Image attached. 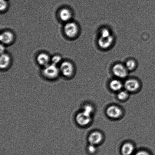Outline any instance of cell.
<instances>
[{
  "label": "cell",
  "mask_w": 155,
  "mask_h": 155,
  "mask_svg": "<svg viewBox=\"0 0 155 155\" xmlns=\"http://www.w3.org/2000/svg\"><path fill=\"white\" fill-rule=\"evenodd\" d=\"M50 59L49 56L45 53H41L37 56V61L39 65L44 66L49 64Z\"/></svg>",
  "instance_id": "cell-13"
},
{
  "label": "cell",
  "mask_w": 155,
  "mask_h": 155,
  "mask_svg": "<svg viewBox=\"0 0 155 155\" xmlns=\"http://www.w3.org/2000/svg\"><path fill=\"white\" fill-rule=\"evenodd\" d=\"M8 7L7 0H0V10L1 11H4Z\"/></svg>",
  "instance_id": "cell-21"
},
{
  "label": "cell",
  "mask_w": 155,
  "mask_h": 155,
  "mask_svg": "<svg viewBox=\"0 0 155 155\" xmlns=\"http://www.w3.org/2000/svg\"><path fill=\"white\" fill-rule=\"evenodd\" d=\"M115 40L114 35L108 28L100 29L97 41V45L100 49L104 51L110 49L114 45Z\"/></svg>",
  "instance_id": "cell-1"
},
{
  "label": "cell",
  "mask_w": 155,
  "mask_h": 155,
  "mask_svg": "<svg viewBox=\"0 0 155 155\" xmlns=\"http://www.w3.org/2000/svg\"><path fill=\"white\" fill-rule=\"evenodd\" d=\"M135 146L131 142L124 143L121 146V153L122 155H131L135 151Z\"/></svg>",
  "instance_id": "cell-11"
},
{
  "label": "cell",
  "mask_w": 155,
  "mask_h": 155,
  "mask_svg": "<svg viewBox=\"0 0 155 155\" xmlns=\"http://www.w3.org/2000/svg\"><path fill=\"white\" fill-rule=\"evenodd\" d=\"M109 88L112 92L118 93L124 88V83L117 78L113 79L109 82Z\"/></svg>",
  "instance_id": "cell-10"
},
{
  "label": "cell",
  "mask_w": 155,
  "mask_h": 155,
  "mask_svg": "<svg viewBox=\"0 0 155 155\" xmlns=\"http://www.w3.org/2000/svg\"><path fill=\"white\" fill-rule=\"evenodd\" d=\"M104 138L101 132L95 130L90 133L88 137V141L89 144L97 146L103 142Z\"/></svg>",
  "instance_id": "cell-8"
},
{
  "label": "cell",
  "mask_w": 155,
  "mask_h": 155,
  "mask_svg": "<svg viewBox=\"0 0 155 155\" xmlns=\"http://www.w3.org/2000/svg\"><path fill=\"white\" fill-rule=\"evenodd\" d=\"M60 72V70L57 65L51 64L45 66L43 71V74L45 78L53 80L57 78Z\"/></svg>",
  "instance_id": "cell-4"
},
{
  "label": "cell",
  "mask_w": 155,
  "mask_h": 155,
  "mask_svg": "<svg viewBox=\"0 0 155 155\" xmlns=\"http://www.w3.org/2000/svg\"><path fill=\"white\" fill-rule=\"evenodd\" d=\"M59 16L62 21L68 22L72 17V13L69 9L64 8L62 9L59 13Z\"/></svg>",
  "instance_id": "cell-14"
},
{
  "label": "cell",
  "mask_w": 155,
  "mask_h": 155,
  "mask_svg": "<svg viewBox=\"0 0 155 155\" xmlns=\"http://www.w3.org/2000/svg\"><path fill=\"white\" fill-rule=\"evenodd\" d=\"M94 110H95V109H94L93 106L91 104H86L84 106L83 110V111L92 116L94 112Z\"/></svg>",
  "instance_id": "cell-18"
},
{
  "label": "cell",
  "mask_w": 155,
  "mask_h": 155,
  "mask_svg": "<svg viewBox=\"0 0 155 155\" xmlns=\"http://www.w3.org/2000/svg\"><path fill=\"white\" fill-rule=\"evenodd\" d=\"M112 72L116 78L120 80L127 78L129 72L124 64L121 63H115L112 67Z\"/></svg>",
  "instance_id": "cell-2"
},
{
  "label": "cell",
  "mask_w": 155,
  "mask_h": 155,
  "mask_svg": "<svg viewBox=\"0 0 155 155\" xmlns=\"http://www.w3.org/2000/svg\"><path fill=\"white\" fill-rule=\"evenodd\" d=\"M60 70L64 76L70 77L73 74L74 69L72 63L69 62L65 61L62 63Z\"/></svg>",
  "instance_id": "cell-9"
},
{
  "label": "cell",
  "mask_w": 155,
  "mask_h": 155,
  "mask_svg": "<svg viewBox=\"0 0 155 155\" xmlns=\"http://www.w3.org/2000/svg\"><path fill=\"white\" fill-rule=\"evenodd\" d=\"M5 48L4 45H1V54H3L4 53V51H5Z\"/></svg>",
  "instance_id": "cell-23"
},
{
  "label": "cell",
  "mask_w": 155,
  "mask_h": 155,
  "mask_svg": "<svg viewBox=\"0 0 155 155\" xmlns=\"http://www.w3.org/2000/svg\"><path fill=\"white\" fill-rule=\"evenodd\" d=\"M65 34L69 38H74L77 35L79 30L78 26L75 22H69L65 24L64 28Z\"/></svg>",
  "instance_id": "cell-7"
},
{
  "label": "cell",
  "mask_w": 155,
  "mask_h": 155,
  "mask_svg": "<svg viewBox=\"0 0 155 155\" xmlns=\"http://www.w3.org/2000/svg\"><path fill=\"white\" fill-rule=\"evenodd\" d=\"M88 152L91 154H95L97 152V148L96 146L89 144L87 147Z\"/></svg>",
  "instance_id": "cell-19"
},
{
  "label": "cell",
  "mask_w": 155,
  "mask_h": 155,
  "mask_svg": "<svg viewBox=\"0 0 155 155\" xmlns=\"http://www.w3.org/2000/svg\"><path fill=\"white\" fill-rule=\"evenodd\" d=\"M124 65L129 72H132L135 70L137 68V62L135 59L130 58L126 61Z\"/></svg>",
  "instance_id": "cell-16"
},
{
  "label": "cell",
  "mask_w": 155,
  "mask_h": 155,
  "mask_svg": "<svg viewBox=\"0 0 155 155\" xmlns=\"http://www.w3.org/2000/svg\"><path fill=\"white\" fill-rule=\"evenodd\" d=\"M10 58L8 55L3 53L1 54L0 58V67L1 69H5L10 64Z\"/></svg>",
  "instance_id": "cell-15"
},
{
  "label": "cell",
  "mask_w": 155,
  "mask_h": 155,
  "mask_svg": "<svg viewBox=\"0 0 155 155\" xmlns=\"http://www.w3.org/2000/svg\"><path fill=\"white\" fill-rule=\"evenodd\" d=\"M92 116L82 111L77 114L76 121L78 125L81 127L87 126L92 122Z\"/></svg>",
  "instance_id": "cell-6"
},
{
  "label": "cell",
  "mask_w": 155,
  "mask_h": 155,
  "mask_svg": "<svg viewBox=\"0 0 155 155\" xmlns=\"http://www.w3.org/2000/svg\"><path fill=\"white\" fill-rule=\"evenodd\" d=\"M141 83L139 80L136 78L127 79L124 83V88L130 93L138 92L140 89Z\"/></svg>",
  "instance_id": "cell-5"
},
{
  "label": "cell",
  "mask_w": 155,
  "mask_h": 155,
  "mask_svg": "<svg viewBox=\"0 0 155 155\" xmlns=\"http://www.w3.org/2000/svg\"><path fill=\"white\" fill-rule=\"evenodd\" d=\"M106 114L108 117L112 120H118L121 118L124 114L122 109L116 105L108 106L106 110Z\"/></svg>",
  "instance_id": "cell-3"
},
{
  "label": "cell",
  "mask_w": 155,
  "mask_h": 155,
  "mask_svg": "<svg viewBox=\"0 0 155 155\" xmlns=\"http://www.w3.org/2000/svg\"><path fill=\"white\" fill-rule=\"evenodd\" d=\"M14 35L13 33L10 31H5L3 32L0 36L1 41L3 44H9L13 42Z\"/></svg>",
  "instance_id": "cell-12"
},
{
  "label": "cell",
  "mask_w": 155,
  "mask_h": 155,
  "mask_svg": "<svg viewBox=\"0 0 155 155\" xmlns=\"http://www.w3.org/2000/svg\"><path fill=\"white\" fill-rule=\"evenodd\" d=\"M61 60V57L60 56H55L52 57L51 59V62H52V64L57 66V65L60 63Z\"/></svg>",
  "instance_id": "cell-20"
},
{
  "label": "cell",
  "mask_w": 155,
  "mask_h": 155,
  "mask_svg": "<svg viewBox=\"0 0 155 155\" xmlns=\"http://www.w3.org/2000/svg\"><path fill=\"white\" fill-rule=\"evenodd\" d=\"M117 97L119 101L124 102L127 101L130 97V93L124 89H122L117 93Z\"/></svg>",
  "instance_id": "cell-17"
},
{
  "label": "cell",
  "mask_w": 155,
  "mask_h": 155,
  "mask_svg": "<svg viewBox=\"0 0 155 155\" xmlns=\"http://www.w3.org/2000/svg\"><path fill=\"white\" fill-rule=\"evenodd\" d=\"M134 155H151L148 151L144 150H141L137 152Z\"/></svg>",
  "instance_id": "cell-22"
}]
</instances>
